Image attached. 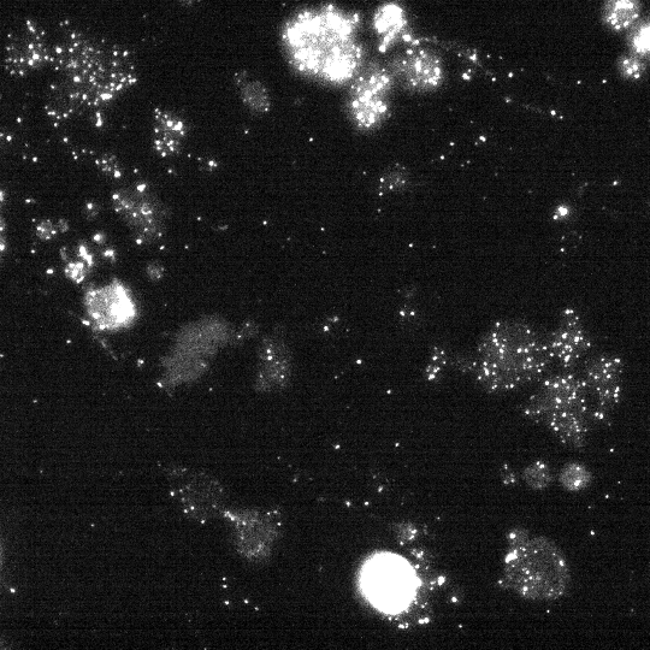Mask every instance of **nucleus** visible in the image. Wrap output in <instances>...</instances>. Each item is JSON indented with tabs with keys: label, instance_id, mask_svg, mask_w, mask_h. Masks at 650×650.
Wrapping results in <instances>:
<instances>
[{
	"label": "nucleus",
	"instance_id": "1",
	"mask_svg": "<svg viewBox=\"0 0 650 650\" xmlns=\"http://www.w3.org/2000/svg\"><path fill=\"white\" fill-rule=\"evenodd\" d=\"M552 364L547 336L528 323L505 321L483 336L468 366L489 392L505 393L542 380Z\"/></svg>",
	"mask_w": 650,
	"mask_h": 650
},
{
	"label": "nucleus",
	"instance_id": "2",
	"mask_svg": "<svg viewBox=\"0 0 650 650\" xmlns=\"http://www.w3.org/2000/svg\"><path fill=\"white\" fill-rule=\"evenodd\" d=\"M525 416L546 425L561 442L582 447L594 422L587 384L581 375L565 371L546 377L528 401Z\"/></svg>",
	"mask_w": 650,
	"mask_h": 650
},
{
	"label": "nucleus",
	"instance_id": "3",
	"mask_svg": "<svg viewBox=\"0 0 650 650\" xmlns=\"http://www.w3.org/2000/svg\"><path fill=\"white\" fill-rule=\"evenodd\" d=\"M570 581L564 554L546 537L510 546L504 582L511 592L531 601H553L566 594Z\"/></svg>",
	"mask_w": 650,
	"mask_h": 650
},
{
	"label": "nucleus",
	"instance_id": "4",
	"mask_svg": "<svg viewBox=\"0 0 650 650\" xmlns=\"http://www.w3.org/2000/svg\"><path fill=\"white\" fill-rule=\"evenodd\" d=\"M354 26L356 22L352 17L335 9L306 13L288 26L287 40L297 52L295 59L298 63L317 72L321 52H328V58L341 47L351 44Z\"/></svg>",
	"mask_w": 650,
	"mask_h": 650
},
{
	"label": "nucleus",
	"instance_id": "5",
	"mask_svg": "<svg viewBox=\"0 0 650 650\" xmlns=\"http://www.w3.org/2000/svg\"><path fill=\"white\" fill-rule=\"evenodd\" d=\"M222 518L232 530L236 553L251 564L267 563L280 537L279 513L258 508H227Z\"/></svg>",
	"mask_w": 650,
	"mask_h": 650
},
{
	"label": "nucleus",
	"instance_id": "6",
	"mask_svg": "<svg viewBox=\"0 0 650 650\" xmlns=\"http://www.w3.org/2000/svg\"><path fill=\"white\" fill-rule=\"evenodd\" d=\"M173 495L188 519L208 523L222 518L227 510V494L220 481L206 472L176 470Z\"/></svg>",
	"mask_w": 650,
	"mask_h": 650
},
{
	"label": "nucleus",
	"instance_id": "7",
	"mask_svg": "<svg viewBox=\"0 0 650 650\" xmlns=\"http://www.w3.org/2000/svg\"><path fill=\"white\" fill-rule=\"evenodd\" d=\"M625 364L613 354H601L584 364L583 380L592 405L594 422H605L622 398Z\"/></svg>",
	"mask_w": 650,
	"mask_h": 650
},
{
	"label": "nucleus",
	"instance_id": "8",
	"mask_svg": "<svg viewBox=\"0 0 650 650\" xmlns=\"http://www.w3.org/2000/svg\"><path fill=\"white\" fill-rule=\"evenodd\" d=\"M554 363L571 371L592 350V339L578 312L567 309L561 315L557 329L547 335Z\"/></svg>",
	"mask_w": 650,
	"mask_h": 650
},
{
	"label": "nucleus",
	"instance_id": "9",
	"mask_svg": "<svg viewBox=\"0 0 650 650\" xmlns=\"http://www.w3.org/2000/svg\"><path fill=\"white\" fill-rule=\"evenodd\" d=\"M393 68L401 82L412 91H433L443 78L440 59L424 50L404 53L397 58Z\"/></svg>",
	"mask_w": 650,
	"mask_h": 650
},
{
	"label": "nucleus",
	"instance_id": "10",
	"mask_svg": "<svg viewBox=\"0 0 650 650\" xmlns=\"http://www.w3.org/2000/svg\"><path fill=\"white\" fill-rule=\"evenodd\" d=\"M289 354L287 346L276 336L264 341L256 380L258 392L271 393L287 388L292 372Z\"/></svg>",
	"mask_w": 650,
	"mask_h": 650
},
{
	"label": "nucleus",
	"instance_id": "11",
	"mask_svg": "<svg viewBox=\"0 0 650 650\" xmlns=\"http://www.w3.org/2000/svg\"><path fill=\"white\" fill-rule=\"evenodd\" d=\"M115 200L120 214L127 218L129 226L138 230L141 238L150 241L161 236L164 215L156 199L140 191V195L120 194Z\"/></svg>",
	"mask_w": 650,
	"mask_h": 650
},
{
	"label": "nucleus",
	"instance_id": "12",
	"mask_svg": "<svg viewBox=\"0 0 650 650\" xmlns=\"http://www.w3.org/2000/svg\"><path fill=\"white\" fill-rule=\"evenodd\" d=\"M387 97L382 94H351L348 111L354 124L363 130L380 127L389 115Z\"/></svg>",
	"mask_w": 650,
	"mask_h": 650
},
{
	"label": "nucleus",
	"instance_id": "13",
	"mask_svg": "<svg viewBox=\"0 0 650 650\" xmlns=\"http://www.w3.org/2000/svg\"><path fill=\"white\" fill-rule=\"evenodd\" d=\"M640 14V0H606L602 11L606 26L616 32H623L634 26Z\"/></svg>",
	"mask_w": 650,
	"mask_h": 650
},
{
	"label": "nucleus",
	"instance_id": "14",
	"mask_svg": "<svg viewBox=\"0 0 650 650\" xmlns=\"http://www.w3.org/2000/svg\"><path fill=\"white\" fill-rule=\"evenodd\" d=\"M392 87V73L380 67V65L371 64L353 81L351 94L370 93L388 96L389 92L392 91Z\"/></svg>",
	"mask_w": 650,
	"mask_h": 650
},
{
	"label": "nucleus",
	"instance_id": "15",
	"mask_svg": "<svg viewBox=\"0 0 650 650\" xmlns=\"http://www.w3.org/2000/svg\"><path fill=\"white\" fill-rule=\"evenodd\" d=\"M375 29L383 45L392 44L403 33L406 19L403 9L397 4H386L375 15Z\"/></svg>",
	"mask_w": 650,
	"mask_h": 650
},
{
	"label": "nucleus",
	"instance_id": "16",
	"mask_svg": "<svg viewBox=\"0 0 650 650\" xmlns=\"http://www.w3.org/2000/svg\"><path fill=\"white\" fill-rule=\"evenodd\" d=\"M157 133V149L165 153H171L179 149L180 141L185 135L183 132V124L179 121L165 115L158 118Z\"/></svg>",
	"mask_w": 650,
	"mask_h": 650
},
{
	"label": "nucleus",
	"instance_id": "17",
	"mask_svg": "<svg viewBox=\"0 0 650 650\" xmlns=\"http://www.w3.org/2000/svg\"><path fill=\"white\" fill-rule=\"evenodd\" d=\"M241 97L245 104L254 112L264 114L270 109V97L267 91L259 81L253 79H244L239 81Z\"/></svg>",
	"mask_w": 650,
	"mask_h": 650
},
{
	"label": "nucleus",
	"instance_id": "18",
	"mask_svg": "<svg viewBox=\"0 0 650 650\" xmlns=\"http://www.w3.org/2000/svg\"><path fill=\"white\" fill-rule=\"evenodd\" d=\"M559 480L561 486L569 492H582L590 486L593 477L584 465L571 463L561 470Z\"/></svg>",
	"mask_w": 650,
	"mask_h": 650
},
{
	"label": "nucleus",
	"instance_id": "19",
	"mask_svg": "<svg viewBox=\"0 0 650 650\" xmlns=\"http://www.w3.org/2000/svg\"><path fill=\"white\" fill-rule=\"evenodd\" d=\"M523 480L531 489L542 490L551 486L553 476L546 463L536 462L524 470Z\"/></svg>",
	"mask_w": 650,
	"mask_h": 650
},
{
	"label": "nucleus",
	"instance_id": "20",
	"mask_svg": "<svg viewBox=\"0 0 650 650\" xmlns=\"http://www.w3.org/2000/svg\"><path fill=\"white\" fill-rule=\"evenodd\" d=\"M619 70L624 78L638 80L646 73V64L637 56H624L619 61Z\"/></svg>",
	"mask_w": 650,
	"mask_h": 650
},
{
	"label": "nucleus",
	"instance_id": "21",
	"mask_svg": "<svg viewBox=\"0 0 650 650\" xmlns=\"http://www.w3.org/2000/svg\"><path fill=\"white\" fill-rule=\"evenodd\" d=\"M631 46L638 55H650V23L635 28L631 37Z\"/></svg>",
	"mask_w": 650,
	"mask_h": 650
}]
</instances>
